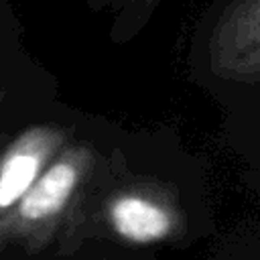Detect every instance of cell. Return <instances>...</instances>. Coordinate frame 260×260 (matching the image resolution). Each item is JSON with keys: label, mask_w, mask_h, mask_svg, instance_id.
I'll use <instances>...</instances> for the list:
<instances>
[{"label": "cell", "mask_w": 260, "mask_h": 260, "mask_svg": "<svg viewBox=\"0 0 260 260\" xmlns=\"http://www.w3.org/2000/svg\"><path fill=\"white\" fill-rule=\"evenodd\" d=\"M185 232V215L173 193L152 181H130L112 189L100 203L98 234L132 246L173 242Z\"/></svg>", "instance_id": "2"}, {"label": "cell", "mask_w": 260, "mask_h": 260, "mask_svg": "<svg viewBox=\"0 0 260 260\" xmlns=\"http://www.w3.org/2000/svg\"><path fill=\"white\" fill-rule=\"evenodd\" d=\"M209 67L221 79L260 81V0H234L209 39Z\"/></svg>", "instance_id": "3"}, {"label": "cell", "mask_w": 260, "mask_h": 260, "mask_svg": "<svg viewBox=\"0 0 260 260\" xmlns=\"http://www.w3.org/2000/svg\"><path fill=\"white\" fill-rule=\"evenodd\" d=\"M93 169L91 146L65 144L28 191L0 217V252L10 246L26 252L47 248L81 207Z\"/></svg>", "instance_id": "1"}, {"label": "cell", "mask_w": 260, "mask_h": 260, "mask_svg": "<svg viewBox=\"0 0 260 260\" xmlns=\"http://www.w3.org/2000/svg\"><path fill=\"white\" fill-rule=\"evenodd\" d=\"M67 144V132L55 124L22 130L0 150V217L28 191L45 167Z\"/></svg>", "instance_id": "4"}, {"label": "cell", "mask_w": 260, "mask_h": 260, "mask_svg": "<svg viewBox=\"0 0 260 260\" xmlns=\"http://www.w3.org/2000/svg\"><path fill=\"white\" fill-rule=\"evenodd\" d=\"M126 2H128V4H134V6H138L140 10H146V12H148V10H150L152 6H156L160 0H126Z\"/></svg>", "instance_id": "5"}]
</instances>
